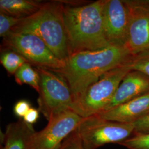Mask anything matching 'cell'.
<instances>
[{
  "instance_id": "6da1fadb",
  "label": "cell",
  "mask_w": 149,
  "mask_h": 149,
  "mask_svg": "<svg viewBox=\"0 0 149 149\" xmlns=\"http://www.w3.org/2000/svg\"><path fill=\"white\" fill-rule=\"evenodd\" d=\"M132 56L125 46L111 45L101 49L74 54L64 62L61 68L52 71L66 81L74 103L103 74L127 64Z\"/></svg>"
},
{
  "instance_id": "3957f363",
  "label": "cell",
  "mask_w": 149,
  "mask_h": 149,
  "mask_svg": "<svg viewBox=\"0 0 149 149\" xmlns=\"http://www.w3.org/2000/svg\"><path fill=\"white\" fill-rule=\"evenodd\" d=\"M64 6L61 1L43 2L39 11L22 19L11 32L37 36L56 57L65 62L71 56V53L64 23Z\"/></svg>"
},
{
  "instance_id": "277c9868",
  "label": "cell",
  "mask_w": 149,
  "mask_h": 149,
  "mask_svg": "<svg viewBox=\"0 0 149 149\" xmlns=\"http://www.w3.org/2000/svg\"><path fill=\"white\" fill-rule=\"evenodd\" d=\"M131 70L127 64L103 74L74 103V112L86 118L103 112L112 101L124 77Z\"/></svg>"
},
{
  "instance_id": "30bf717a",
  "label": "cell",
  "mask_w": 149,
  "mask_h": 149,
  "mask_svg": "<svg viewBox=\"0 0 149 149\" xmlns=\"http://www.w3.org/2000/svg\"><path fill=\"white\" fill-rule=\"evenodd\" d=\"M103 20L107 39L109 44L125 46L129 16L125 0H105Z\"/></svg>"
},
{
  "instance_id": "2e32d148",
  "label": "cell",
  "mask_w": 149,
  "mask_h": 149,
  "mask_svg": "<svg viewBox=\"0 0 149 149\" xmlns=\"http://www.w3.org/2000/svg\"><path fill=\"white\" fill-rule=\"evenodd\" d=\"M1 64L9 74L15 75L17 71L25 63L27 60L19 54L11 50L2 49L0 58Z\"/></svg>"
},
{
  "instance_id": "4fadbf2b",
  "label": "cell",
  "mask_w": 149,
  "mask_h": 149,
  "mask_svg": "<svg viewBox=\"0 0 149 149\" xmlns=\"http://www.w3.org/2000/svg\"><path fill=\"white\" fill-rule=\"evenodd\" d=\"M37 133L33 125L23 119L10 123L3 134V149H36Z\"/></svg>"
},
{
  "instance_id": "ac0fdd59",
  "label": "cell",
  "mask_w": 149,
  "mask_h": 149,
  "mask_svg": "<svg viewBox=\"0 0 149 149\" xmlns=\"http://www.w3.org/2000/svg\"><path fill=\"white\" fill-rule=\"evenodd\" d=\"M119 145L127 149H149V133L134 135Z\"/></svg>"
},
{
  "instance_id": "7c38bea8",
  "label": "cell",
  "mask_w": 149,
  "mask_h": 149,
  "mask_svg": "<svg viewBox=\"0 0 149 149\" xmlns=\"http://www.w3.org/2000/svg\"><path fill=\"white\" fill-rule=\"evenodd\" d=\"M149 114V92L97 116L108 120L134 123Z\"/></svg>"
},
{
  "instance_id": "7a4b0ae2",
  "label": "cell",
  "mask_w": 149,
  "mask_h": 149,
  "mask_svg": "<svg viewBox=\"0 0 149 149\" xmlns=\"http://www.w3.org/2000/svg\"><path fill=\"white\" fill-rule=\"evenodd\" d=\"M104 3L105 0H98L85 5H64V23L71 55L111 45L104 30Z\"/></svg>"
},
{
  "instance_id": "ba28073f",
  "label": "cell",
  "mask_w": 149,
  "mask_h": 149,
  "mask_svg": "<svg viewBox=\"0 0 149 149\" xmlns=\"http://www.w3.org/2000/svg\"><path fill=\"white\" fill-rule=\"evenodd\" d=\"M129 16L125 47L134 55L149 50V0H125Z\"/></svg>"
},
{
  "instance_id": "5b68a950",
  "label": "cell",
  "mask_w": 149,
  "mask_h": 149,
  "mask_svg": "<svg viewBox=\"0 0 149 149\" xmlns=\"http://www.w3.org/2000/svg\"><path fill=\"white\" fill-rule=\"evenodd\" d=\"M40 76L38 110L48 121L62 112L74 111V99L66 81L53 71L35 68Z\"/></svg>"
},
{
  "instance_id": "e0dca14e",
  "label": "cell",
  "mask_w": 149,
  "mask_h": 149,
  "mask_svg": "<svg viewBox=\"0 0 149 149\" xmlns=\"http://www.w3.org/2000/svg\"><path fill=\"white\" fill-rule=\"evenodd\" d=\"M128 65L131 70L141 72L149 77V50L133 55Z\"/></svg>"
},
{
  "instance_id": "5bb4252c",
  "label": "cell",
  "mask_w": 149,
  "mask_h": 149,
  "mask_svg": "<svg viewBox=\"0 0 149 149\" xmlns=\"http://www.w3.org/2000/svg\"><path fill=\"white\" fill-rule=\"evenodd\" d=\"M43 2L34 0H1L0 13L24 19L36 13Z\"/></svg>"
},
{
  "instance_id": "9a60e30c",
  "label": "cell",
  "mask_w": 149,
  "mask_h": 149,
  "mask_svg": "<svg viewBox=\"0 0 149 149\" xmlns=\"http://www.w3.org/2000/svg\"><path fill=\"white\" fill-rule=\"evenodd\" d=\"M16 83L19 85L26 84L31 86L37 92L39 91L40 76L36 68L29 63L23 64L15 74Z\"/></svg>"
},
{
  "instance_id": "8fae6325",
  "label": "cell",
  "mask_w": 149,
  "mask_h": 149,
  "mask_svg": "<svg viewBox=\"0 0 149 149\" xmlns=\"http://www.w3.org/2000/svg\"><path fill=\"white\" fill-rule=\"evenodd\" d=\"M149 92V77L141 72L131 70L124 77L112 101L103 112Z\"/></svg>"
},
{
  "instance_id": "9c48e42d",
  "label": "cell",
  "mask_w": 149,
  "mask_h": 149,
  "mask_svg": "<svg viewBox=\"0 0 149 149\" xmlns=\"http://www.w3.org/2000/svg\"><path fill=\"white\" fill-rule=\"evenodd\" d=\"M83 118L72 111L54 116L43 130L37 133L36 149H58L64 140L77 128Z\"/></svg>"
},
{
  "instance_id": "8992f818",
  "label": "cell",
  "mask_w": 149,
  "mask_h": 149,
  "mask_svg": "<svg viewBox=\"0 0 149 149\" xmlns=\"http://www.w3.org/2000/svg\"><path fill=\"white\" fill-rule=\"evenodd\" d=\"M77 130L85 149L119 144L134 135L133 123L108 120L97 115L84 118Z\"/></svg>"
},
{
  "instance_id": "ffe728a7",
  "label": "cell",
  "mask_w": 149,
  "mask_h": 149,
  "mask_svg": "<svg viewBox=\"0 0 149 149\" xmlns=\"http://www.w3.org/2000/svg\"><path fill=\"white\" fill-rule=\"evenodd\" d=\"M57 149H85L77 129L64 140Z\"/></svg>"
},
{
  "instance_id": "d6986e66",
  "label": "cell",
  "mask_w": 149,
  "mask_h": 149,
  "mask_svg": "<svg viewBox=\"0 0 149 149\" xmlns=\"http://www.w3.org/2000/svg\"><path fill=\"white\" fill-rule=\"evenodd\" d=\"M22 19L0 13V36L5 37Z\"/></svg>"
},
{
  "instance_id": "7402d4cb",
  "label": "cell",
  "mask_w": 149,
  "mask_h": 149,
  "mask_svg": "<svg viewBox=\"0 0 149 149\" xmlns=\"http://www.w3.org/2000/svg\"><path fill=\"white\" fill-rule=\"evenodd\" d=\"M31 108L29 102L26 100H21L16 102L13 107V112L17 117L23 118Z\"/></svg>"
},
{
  "instance_id": "603a6c76",
  "label": "cell",
  "mask_w": 149,
  "mask_h": 149,
  "mask_svg": "<svg viewBox=\"0 0 149 149\" xmlns=\"http://www.w3.org/2000/svg\"><path fill=\"white\" fill-rule=\"evenodd\" d=\"M39 111L37 109L34 108H31L28 112H27L26 116L23 118V120L28 124L32 125L37 122L39 117Z\"/></svg>"
},
{
  "instance_id": "52a82bcc",
  "label": "cell",
  "mask_w": 149,
  "mask_h": 149,
  "mask_svg": "<svg viewBox=\"0 0 149 149\" xmlns=\"http://www.w3.org/2000/svg\"><path fill=\"white\" fill-rule=\"evenodd\" d=\"M2 48L19 54L35 68L53 70L64 66V62L55 56L45 43L32 34L10 32L3 38Z\"/></svg>"
},
{
  "instance_id": "44dd1931",
  "label": "cell",
  "mask_w": 149,
  "mask_h": 149,
  "mask_svg": "<svg viewBox=\"0 0 149 149\" xmlns=\"http://www.w3.org/2000/svg\"><path fill=\"white\" fill-rule=\"evenodd\" d=\"M133 125L134 135L149 133V114L135 122Z\"/></svg>"
}]
</instances>
